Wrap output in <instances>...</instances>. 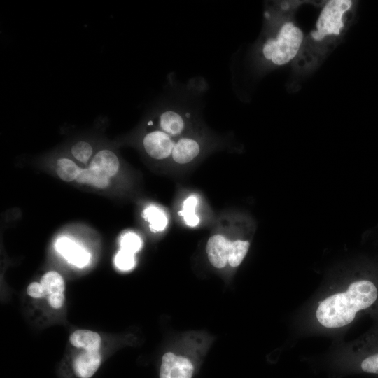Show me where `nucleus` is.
Listing matches in <instances>:
<instances>
[{
  "label": "nucleus",
  "mask_w": 378,
  "mask_h": 378,
  "mask_svg": "<svg viewBox=\"0 0 378 378\" xmlns=\"http://www.w3.org/2000/svg\"><path fill=\"white\" fill-rule=\"evenodd\" d=\"M302 39V31L293 23L286 22L275 38H270L265 41L262 53L266 60L274 64H285L296 55Z\"/></svg>",
  "instance_id": "obj_1"
},
{
  "label": "nucleus",
  "mask_w": 378,
  "mask_h": 378,
  "mask_svg": "<svg viewBox=\"0 0 378 378\" xmlns=\"http://www.w3.org/2000/svg\"><path fill=\"white\" fill-rule=\"evenodd\" d=\"M347 370L378 375V328L365 336L349 356Z\"/></svg>",
  "instance_id": "obj_2"
},
{
  "label": "nucleus",
  "mask_w": 378,
  "mask_h": 378,
  "mask_svg": "<svg viewBox=\"0 0 378 378\" xmlns=\"http://www.w3.org/2000/svg\"><path fill=\"white\" fill-rule=\"evenodd\" d=\"M350 0H332L323 8L316 23V30L312 37L320 41L326 36L339 34L344 27L342 17L351 6Z\"/></svg>",
  "instance_id": "obj_3"
},
{
  "label": "nucleus",
  "mask_w": 378,
  "mask_h": 378,
  "mask_svg": "<svg viewBox=\"0 0 378 378\" xmlns=\"http://www.w3.org/2000/svg\"><path fill=\"white\" fill-rule=\"evenodd\" d=\"M155 115L160 130L171 136L181 134L186 126V122L191 118L190 108L178 106H160Z\"/></svg>",
  "instance_id": "obj_4"
},
{
  "label": "nucleus",
  "mask_w": 378,
  "mask_h": 378,
  "mask_svg": "<svg viewBox=\"0 0 378 378\" xmlns=\"http://www.w3.org/2000/svg\"><path fill=\"white\" fill-rule=\"evenodd\" d=\"M142 144L150 157L162 160L172 155L175 142L168 134L160 130H155L144 135Z\"/></svg>",
  "instance_id": "obj_5"
},
{
  "label": "nucleus",
  "mask_w": 378,
  "mask_h": 378,
  "mask_svg": "<svg viewBox=\"0 0 378 378\" xmlns=\"http://www.w3.org/2000/svg\"><path fill=\"white\" fill-rule=\"evenodd\" d=\"M193 373L194 365L189 358L172 352L163 355L160 378H192Z\"/></svg>",
  "instance_id": "obj_6"
},
{
  "label": "nucleus",
  "mask_w": 378,
  "mask_h": 378,
  "mask_svg": "<svg viewBox=\"0 0 378 378\" xmlns=\"http://www.w3.org/2000/svg\"><path fill=\"white\" fill-rule=\"evenodd\" d=\"M46 292L50 305L54 309H59L64 304L65 288L62 276L57 272H46L41 282Z\"/></svg>",
  "instance_id": "obj_7"
},
{
  "label": "nucleus",
  "mask_w": 378,
  "mask_h": 378,
  "mask_svg": "<svg viewBox=\"0 0 378 378\" xmlns=\"http://www.w3.org/2000/svg\"><path fill=\"white\" fill-rule=\"evenodd\" d=\"M55 248L69 262L78 267L87 265L90 261V253L69 238L61 237L58 239L55 244Z\"/></svg>",
  "instance_id": "obj_8"
},
{
  "label": "nucleus",
  "mask_w": 378,
  "mask_h": 378,
  "mask_svg": "<svg viewBox=\"0 0 378 378\" xmlns=\"http://www.w3.org/2000/svg\"><path fill=\"white\" fill-rule=\"evenodd\" d=\"M230 241L221 234L211 237L206 246V251L211 264L216 268H223L228 262Z\"/></svg>",
  "instance_id": "obj_9"
},
{
  "label": "nucleus",
  "mask_w": 378,
  "mask_h": 378,
  "mask_svg": "<svg viewBox=\"0 0 378 378\" xmlns=\"http://www.w3.org/2000/svg\"><path fill=\"white\" fill-rule=\"evenodd\" d=\"M119 166L117 155L108 148H103L93 156L88 167L109 178L117 173Z\"/></svg>",
  "instance_id": "obj_10"
},
{
  "label": "nucleus",
  "mask_w": 378,
  "mask_h": 378,
  "mask_svg": "<svg viewBox=\"0 0 378 378\" xmlns=\"http://www.w3.org/2000/svg\"><path fill=\"white\" fill-rule=\"evenodd\" d=\"M101 360L99 351H85L75 358L73 363L74 372L80 378H90L98 370Z\"/></svg>",
  "instance_id": "obj_11"
},
{
  "label": "nucleus",
  "mask_w": 378,
  "mask_h": 378,
  "mask_svg": "<svg viewBox=\"0 0 378 378\" xmlns=\"http://www.w3.org/2000/svg\"><path fill=\"white\" fill-rule=\"evenodd\" d=\"M200 152V144L190 137L179 139L174 145L172 157L178 164H186L192 161Z\"/></svg>",
  "instance_id": "obj_12"
},
{
  "label": "nucleus",
  "mask_w": 378,
  "mask_h": 378,
  "mask_svg": "<svg viewBox=\"0 0 378 378\" xmlns=\"http://www.w3.org/2000/svg\"><path fill=\"white\" fill-rule=\"evenodd\" d=\"M71 344L88 351H98L101 345V337L95 332L88 330H77L69 337Z\"/></svg>",
  "instance_id": "obj_13"
},
{
  "label": "nucleus",
  "mask_w": 378,
  "mask_h": 378,
  "mask_svg": "<svg viewBox=\"0 0 378 378\" xmlns=\"http://www.w3.org/2000/svg\"><path fill=\"white\" fill-rule=\"evenodd\" d=\"M76 180L78 183L88 184L100 188H106L109 184L108 177L90 167L81 169Z\"/></svg>",
  "instance_id": "obj_14"
},
{
  "label": "nucleus",
  "mask_w": 378,
  "mask_h": 378,
  "mask_svg": "<svg viewBox=\"0 0 378 378\" xmlns=\"http://www.w3.org/2000/svg\"><path fill=\"white\" fill-rule=\"evenodd\" d=\"M81 169L71 160L61 158L57 160L56 172L63 181L69 182L76 179Z\"/></svg>",
  "instance_id": "obj_15"
},
{
  "label": "nucleus",
  "mask_w": 378,
  "mask_h": 378,
  "mask_svg": "<svg viewBox=\"0 0 378 378\" xmlns=\"http://www.w3.org/2000/svg\"><path fill=\"white\" fill-rule=\"evenodd\" d=\"M144 217L150 223L153 232L163 230L167 225V218L164 213L155 206H149L144 211Z\"/></svg>",
  "instance_id": "obj_16"
},
{
  "label": "nucleus",
  "mask_w": 378,
  "mask_h": 378,
  "mask_svg": "<svg viewBox=\"0 0 378 378\" xmlns=\"http://www.w3.org/2000/svg\"><path fill=\"white\" fill-rule=\"evenodd\" d=\"M250 244L248 241L236 240L229 246L228 263L231 267L239 266L246 256Z\"/></svg>",
  "instance_id": "obj_17"
},
{
  "label": "nucleus",
  "mask_w": 378,
  "mask_h": 378,
  "mask_svg": "<svg viewBox=\"0 0 378 378\" xmlns=\"http://www.w3.org/2000/svg\"><path fill=\"white\" fill-rule=\"evenodd\" d=\"M71 155L78 161L87 163L93 153V148L91 144L87 141H78L75 142L70 148Z\"/></svg>",
  "instance_id": "obj_18"
},
{
  "label": "nucleus",
  "mask_w": 378,
  "mask_h": 378,
  "mask_svg": "<svg viewBox=\"0 0 378 378\" xmlns=\"http://www.w3.org/2000/svg\"><path fill=\"white\" fill-rule=\"evenodd\" d=\"M196 205L197 199L194 196H190L184 201L183 210L178 213L183 216L186 223L191 227L196 226L200 220L195 213Z\"/></svg>",
  "instance_id": "obj_19"
},
{
  "label": "nucleus",
  "mask_w": 378,
  "mask_h": 378,
  "mask_svg": "<svg viewBox=\"0 0 378 378\" xmlns=\"http://www.w3.org/2000/svg\"><path fill=\"white\" fill-rule=\"evenodd\" d=\"M141 240L135 233L128 232L120 240L121 249L134 254L141 247Z\"/></svg>",
  "instance_id": "obj_20"
},
{
  "label": "nucleus",
  "mask_w": 378,
  "mask_h": 378,
  "mask_svg": "<svg viewBox=\"0 0 378 378\" xmlns=\"http://www.w3.org/2000/svg\"><path fill=\"white\" fill-rule=\"evenodd\" d=\"M115 264L121 270H130L134 266V255L130 252L121 249L115 258Z\"/></svg>",
  "instance_id": "obj_21"
},
{
  "label": "nucleus",
  "mask_w": 378,
  "mask_h": 378,
  "mask_svg": "<svg viewBox=\"0 0 378 378\" xmlns=\"http://www.w3.org/2000/svg\"><path fill=\"white\" fill-rule=\"evenodd\" d=\"M27 294L33 298H46V292L41 283L32 282L27 288Z\"/></svg>",
  "instance_id": "obj_22"
}]
</instances>
